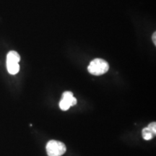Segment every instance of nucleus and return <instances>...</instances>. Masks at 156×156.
I'll list each match as a JSON object with an SVG mask.
<instances>
[{"label":"nucleus","mask_w":156,"mask_h":156,"mask_svg":"<svg viewBox=\"0 0 156 156\" xmlns=\"http://www.w3.org/2000/svg\"><path fill=\"white\" fill-rule=\"evenodd\" d=\"M109 65L108 62L102 58H95L90 62L87 70L91 75H102L108 71Z\"/></svg>","instance_id":"obj_1"},{"label":"nucleus","mask_w":156,"mask_h":156,"mask_svg":"<svg viewBox=\"0 0 156 156\" xmlns=\"http://www.w3.org/2000/svg\"><path fill=\"white\" fill-rule=\"evenodd\" d=\"M20 56L15 51H10L7 55V69L10 75H16L20 71Z\"/></svg>","instance_id":"obj_2"},{"label":"nucleus","mask_w":156,"mask_h":156,"mask_svg":"<svg viewBox=\"0 0 156 156\" xmlns=\"http://www.w3.org/2000/svg\"><path fill=\"white\" fill-rule=\"evenodd\" d=\"M46 149L48 156H62L67 151V147L63 142L56 140H50Z\"/></svg>","instance_id":"obj_3"},{"label":"nucleus","mask_w":156,"mask_h":156,"mask_svg":"<svg viewBox=\"0 0 156 156\" xmlns=\"http://www.w3.org/2000/svg\"><path fill=\"white\" fill-rule=\"evenodd\" d=\"M77 104V99L73 96V93L70 91H65L62 94V99L59 102V108L62 111H67L71 106Z\"/></svg>","instance_id":"obj_4"},{"label":"nucleus","mask_w":156,"mask_h":156,"mask_svg":"<svg viewBox=\"0 0 156 156\" xmlns=\"http://www.w3.org/2000/svg\"><path fill=\"white\" fill-rule=\"evenodd\" d=\"M142 137L145 140H151L156 134V123L152 122L147 127L144 128L142 132Z\"/></svg>","instance_id":"obj_5"},{"label":"nucleus","mask_w":156,"mask_h":156,"mask_svg":"<svg viewBox=\"0 0 156 156\" xmlns=\"http://www.w3.org/2000/svg\"><path fill=\"white\" fill-rule=\"evenodd\" d=\"M155 37H156V34H155V33H154L153 35V41L154 44H155V45H156V38H155Z\"/></svg>","instance_id":"obj_6"}]
</instances>
